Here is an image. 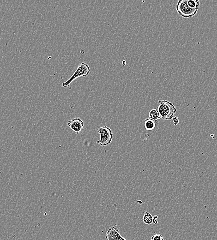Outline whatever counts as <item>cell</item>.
Here are the masks:
<instances>
[{
  "instance_id": "obj_10",
  "label": "cell",
  "mask_w": 217,
  "mask_h": 240,
  "mask_svg": "<svg viewBox=\"0 0 217 240\" xmlns=\"http://www.w3.org/2000/svg\"><path fill=\"white\" fill-rule=\"evenodd\" d=\"M187 4L191 8L198 10L200 8V1L198 0H188Z\"/></svg>"
},
{
  "instance_id": "obj_13",
  "label": "cell",
  "mask_w": 217,
  "mask_h": 240,
  "mask_svg": "<svg viewBox=\"0 0 217 240\" xmlns=\"http://www.w3.org/2000/svg\"><path fill=\"white\" fill-rule=\"evenodd\" d=\"M158 218V217L157 216H156V215L154 216L153 217V223L155 224H158V222L157 220V219Z\"/></svg>"
},
{
  "instance_id": "obj_9",
  "label": "cell",
  "mask_w": 217,
  "mask_h": 240,
  "mask_svg": "<svg viewBox=\"0 0 217 240\" xmlns=\"http://www.w3.org/2000/svg\"><path fill=\"white\" fill-rule=\"evenodd\" d=\"M143 221L147 225H150L153 222V217L148 212H146L143 217Z\"/></svg>"
},
{
  "instance_id": "obj_11",
  "label": "cell",
  "mask_w": 217,
  "mask_h": 240,
  "mask_svg": "<svg viewBox=\"0 0 217 240\" xmlns=\"http://www.w3.org/2000/svg\"><path fill=\"white\" fill-rule=\"evenodd\" d=\"M150 240H164L163 237L159 234L153 236Z\"/></svg>"
},
{
  "instance_id": "obj_2",
  "label": "cell",
  "mask_w": 217,
  "mask_h": 240,
  "mask_svg": "<svg viewBox=\"0 0 217 240\" xmlns=\"http://www.w3.org/2000/svg\"><path fill=\"white\" fill-rule=\"evenodd\" d=\"M91 72V69L89 66L85 62H82L78 67L74 73L71 77L68 79V81L63 83L62 84V87L66 88L70 86V84L74 81L75 79L81 77H86Z\"/></svg>"
},
{
  "instance_id": "obj_1",
  "label": "cell",
  "mask_w": 217,
  "mask_h": 240,
  "mask_svg": "<svg viewBox=\"0 0 217 240\" xmlns=\"http://www.w3.org/2000/svg\"><path fill=\"white\" fill-rule=\"evenodd\" d=\"M158 110L162 119L168 120L172 119L174 115L177 112L174 104L167 100H159Z\"/></svg>"
},
{
  "instance_id": "obj_3",
  "label": "cell",
  "mask_w": 217,
  "mask_h": 240,
  "mask_svg": "<svg viewBox=\"0 0 217 240\" xmlns=\"http://www.w3.org/2000/svg\"><path fill=\"white\" fill-rule=\"evenodd\" d=\"M97 130L100 136V139L97 141V144L102 147H105L111 143L112 141L113 134L110 127L104 126L102 127H98Z\"/></svg>"
},
{
  "instance_id": "obj_5",
  "label": "cell",
  "mask_w": 217,
  "mask_h": 240,
  "mask_svg": "<svg viewBox=\"0 0 217 240\" xmlns=\"http://www.w3.org/2000/svg\"><path fill=\"white\" fill-rule=\"evenodd\" d=\"M68 125L76 134H79L83 130L84 123L80 118H74L69 121Z\"/></svg>"
},
{
  "instance_id": "obj_12",
  "label": "cell",
  "mask_w": 217,
  "mask_h": 240,
  "mask_svg": "<svg viewBox=\"0 0 217 240\" xmlns=\"http://www.w3.org/2000/svg\"><path fill=\"white\" fill-rule=\"evenodd\" d=\"M172 120L173 121L174 124L175 126H177V125H178V124L179 123V119H178V118L177 117V116L173 117Z\"/></svg>"
},
{
  "instance_id": "obj_4",
  "label": "cell",
  "mask_w": 217,
  "mask_h": 240,
  "mask_svg": "<svg viewBox=\"0 0 217 240\" xmlns=\"http://www.w3.org/2000/svg\"><path fill=\"white\" fill-rule=\"evenodd\" d=\"M176 10L179 15L184 18L194 16L197 13V9H192L189 7L187 0H180L178 1Z\"/></svg>"
},
{
  "instance_id": "obj_6",
  "label": "cell",
  "mask_w": 217,
  "mask_h": 240,
  "mask_svg": "<svg viewBox=\"0 0 217 240\" xmlns=\"http://www.w3.org/2000/svg\"><path fill=\"white\" fill-rule=\"evenodd\" d=\"M106 240H127L121 235L119 229L115 226H111L106 233Z\"/></svg>"
},
{
  "instance_id": "obj_8",
  "label": "cell",
  "mask_w": 217,
  "mask_h": 240,
  "mask_svg": "<svg viewBox=\"0 0 217 240\" xmlns=\"http://www.w3.org/2000/svg\"><path fill=\"white\" fill-rule=\"evenodd\" d=\"M149 118L154 121H157L161 119L158 109H153L150 111L149 114Z\"/></svg>"
},
{
  "instance_id": "obj_7",
  "label": "cell",
  "mask_w": 217,
  "mask_h": 240,
  "mask_svg": "<svg viewBox=\"0 0 217 240\" xmlns=\"http://www.w3.org/2000/svg\"><path fill=\"white\" fill-rule=\"evenodd\" d=\"M144 126L147 130H153L156 127L155 121H153L149 118H147L144 122Z\"/></svg>"
}]
</instances>
